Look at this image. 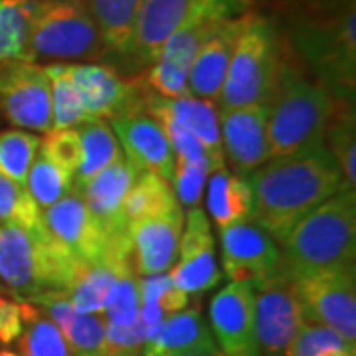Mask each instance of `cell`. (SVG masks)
Here are the masks:
<instances>
[{
	"label": "cell",
	"mask_w": 356,
	"mask_h": 356,
	"mask_svg": "<svg viewBox=\"0 0 356 356\" xmlns=\"http://www.w3.org/2000/svg\"><path fill=\"white\" fill-rule=\"evenodd\" d=\"M252 222L275 242L318 204L344 191L334 156L323 145L301 153L269 159L248 177Z\"/></svg>",
	"instance_id": "6da1fadb"
},
{
	"label": "cell",
	"mask_w": 356,
	"mask_h": 356,
	"mask_svg": "<svg viewBox=\"0 0 356 356\" xmlns=\"http://www.w3.org/2000/svg\"><path fill=\"white\" fill-rule=\"evenodd\" d=\"M337 102L329 89L311 79L285 56L277 86L267 102V139L271 159L301 153L325 143Z\"/></svg>",
	"instance_id": "7a4b0ae2"
},
{
	"label": "cell",
	"mask_w": 356,
	"mask_h": 356,
	"mask_svg": "<svg viewBox=\"0 0 356 356\" xmlns=\"http://www.w3.org/2000/svg\"><path fill=\"white\" fill-rule=\"evenodd\" d=\"M291 46L329 89L334 102L355 105L356 4L334 10L299 13L291 24Z\"/></svg>",
	"instance_id": "3957f363"
},
{
	"label": "cell",
	"mask_w": 356,
	"mask_h": 356,
	"mask_svg": "<svg viewBox=\"0 0 356 356\" xmlns=\"http://www.w3.org/2000/svg\"><path fill=\"white\" fill-rule=\"evenodd\" d=\"M291 275L355 266L356 192L341 191L301 218L280 242Z\"/></svg>",
	"instance_id": "277c9868"
},
{
	"label": "cell",
	"mask_w": 356,
	"mask_h": 356,
	"mask_svg": "<svg viewBox=\"0 0 356 356\" xmlns=\"http://www.w3.org/2000/svg\"><path fill=\"white\" fill-rule=\"evenodd\" d=\"M79 264L46 226H0V281L16 301L30 303L46 291H70Z\"/></svg>",
	"instance_id": "5b68a950"
},
{
	"label": "cell",
	"mask_w": 356,
	"mask_h": 356,
	"mask_svg": "<svg viewBox=\"0 0 356 356\" xmlns=\"http://www.w3.org/2000/svg\"><path fill=\"white\" fill-rule=\"evenodd\" d=\"M285 60V44L273 20L250 14L229 60L216 109L267 105Z\"/></svg>",
	"instance_id": "8992f818"
},
{
	"label": "cell",
	"mask_w": 356,
	"mask_h": 356,
	"mask_svg": "<svg viewBox=\"0 0 356 356\" xmlns=\"http://www.w3.org/2000/svg\"><path fill=\"white\" fill-rule=\"evenodd\" d=\"M28 50L30 62L36 64L105 60L102 36L86 0H34Z\"/></svg>",
	"instance_id": "52a82bcc"
},
{
	"label": "cell",
	"mask_w": 356,
	"mask_h": 356,
	"mask_svg": "<svg viewBox=\"0 0 356 356\" xmlns=\"http://www.w3.org/2000/svg\"><path fill=\"white\" fill-rule=\"evenodd\" d=\"M254 0H143L133 40L121 65L137 74L153 64L161 46L180 26L200 14L236 18L250 13Z\"/></svg>",
	"instance_id": "ba28073f"
},
{
	"label": "cell",
	"mask_w": 356,
	"mask_h": 356,
	"mask_svg": "<svg viewBox=\"0 0 356 356\" xmlns=\"http://www.w3.org/2000/svg\"><path fill=\"white\" fill-rule=\"evenodd\" d=\"M305 321L332 329L356 343L355 266L293 275Z\"/></svg>",
	"instance_id": "9c48e42d"
},
{
	"label": "cell",
	"mask_w": 356,
	"mask_h": 356,
	"mask_svg": "<svg viewBox=\"0 0 356 356\" xmlns=\"http://www.w3.org/2000/svg\"><path fill=\"white\" fill-rule=\"evenodd\" d=\"M254 287L255 337L261 356H285L289 344L305 323L295 291L293 275L285 269Z\"/></svg>",
	"instance_id": "30bf717a"
},
{
	"label": "cell",
	"mask_w": 356,
	"mask_h": 356,
	"mask_svg": "<svg viewBox=\"0 0 356 356\" xmlns=\"http://www.w3.org/2000/svg\"><path fill=\"white\" fill-rule=\"evenodd\" d=\"M0 115L16 129L51 131V88L48 72L36 62L0 65Z\"/></svg>",
	"instance_id": "8fae6325"
},
{
	"label": "cell",
	"mask_w": 356,
	"mask_h": 356,
	"mask_svg": "<svg viewBox=\"0 0 356 356\" xmlns=\"http://www.w3.org/2000/svg\"><path fill=\"white\" fill-rule=\"evenodd\" d=\"M228 18L220 14H200L180 26L161 46L154 62L147 67L145 88L156 95L178 99L188 95V72L202 44L212 36L220 22Z\"/></svg>",
	"instance_id": "7c38bea8"
},
{
	"label": "cell",
	"mask_w": 356,
	"mask_h": 356,
	"mask_svg": "<svg viewBox=\"0 0 356 356\" xmlns=\"http://www.w3.org/2000/svg\"><path fill=\"white\" fill-rule=\"evenodd\" d=\"M168 277L175 287L188 297L214 289L224 280V271L218 264L210 220L200 206L186 210L184 228L178 240L177 261L170 267Z\"/></svg>",
	"instance_id": "4fadbf2b"
},
{
	"label": "cell",
	"mask_w": 356,
	"mask_h": 356,
	"mask_svg": "<svg viewBox=\"0 0 356 356\" xmlns=\"http://www.w3.org/2000/svg\"><path fill=\"white\" fill-rule=\"evenodd\" d=\"M83 111L91 119H117L145 109V86L125 79L115 67L97 62L70 64Z\"/></svg>",
	"instance_id": "5bb4252c"
},
{
	"label": "cell",
	"mask_w": 356,
	"mask_h": 356,
	"mask_svg": "<svg viewBox=\"0 0 356 356\" xmlns=\"http://www.w3.org/2000/svg\"><path fill=\"white\" fill-rule=\"evenodd\" d=\"M139 172V168L121 153L111 165L89 178L79 191L89 214L102 226L113 252H121L127 245L129 226L125 218V198Z\"/></svg>",
	"instance_id": "9a60e30c"
},
{
	"label": "cell",
	"mask_w": 356,
	"mask_h": 356,
	"mask_svg": "<svg viewBox=\"0 0 356 356\" xmlns=\"http://www.w3.org/2000/svg\"><path fill=\"white\" fill-rule=\"evenodd\" d=\"M222 245V271L229 281H259L285 269L277 242L254 222H242L218 229Z\"/></svg>",
	"instance_id": "2e32d148"
},
{
	"label": "cell",
	"mask_w": 356,
	"mask_h": 356,
	"mask_svg": "<svg viewBox=\"0 0 356 356\" xmlns=\"http://www.w3.org/2000/svg\"><path fill=\"white\" fill-rule=\"evenodd\" d=\"M210 332L222 356H261L255 337L254 287L245 281H229L212 297Z\"/></svg>",
	"instance_id": "e0dca14e"
},
{
	"label": "cell",
	"mask_w": 356,
	"mask_h": 356,
	"mask_svg": "<svg viewBox=\"0 0 356 356\" xmlns=\"http://www.w3.org/2000/svg\"><path fill=\"white\" fill-rule=\"evenodd\" d=\"M44 226L79 264H103L113 259V248L102 226L89 214L83 196L72 191L62 200L42 210Z\"/></svg>",
	"instance_id": "ac0fdd59"
},
{
	"label": "cell",
	"mask_w": 356,
	"mask_h": 356,
	"mask_svg": "<svg viewBox=\"0 0 356 356\" xmlns=\"http://www.w3.org/2000/svg\"><path fill=\"white\" fill-rule=\"evenodd\" d=\"M218 111V109H216ZM224 159L236 175L248 177L271 159L267 139V105L218 111Z\"/></svg>",
	"instance_id": "d6986e66"
},
{
	"label": "cell",
	"mask_w": 356,
	"mask_h": 356,
	"mask_svg": "<svg viewBox=\"0 0 356 356\" xmlns=\"http://www.w3.org/2000/svg\"><path fill=\"white\" fill-rule=\"evenodd\" d=\"M182 228H184L182 208L129 226V266L137 277L163 275L170 271V267L177 261L178 240Z\"/></svg>",
	"instance_id": "ffe728a7"
},
{
	"label": "cell",
	"mask_w": 356,
	"mask_h": 356,
	"mask_svg": "<svg viewBox=\"0 0 356 356\" xmlns=\"http://www.w3.org/2000/svg\"><path fill=\"white\" fill-rule=\"evenodd\" d=\"M111 129L125 156L140 172H153L170 184L175 175V153L161 125L147 109L117 117L111 121Z\"/></svg>",
	"instance_id": "44dd1931"
},
{
	"label": "cell",
	"mask_w": 356,
	"mask_h": 356,
	"mask_svg": "<svg viewBox=\"0 0 356 356\" xmlns=\"http://www.w3.org/2000/svg\"><path fill=\"white\" fill-rule=\"evenodd\" d=\"M250 14L252 13L220 22L216 30L212 32V36L204 42L188 72V95L204 99V102L216 103L224 86V77L228 72L232 54L242 30L245 28Z\"/></svg>",
	"instance_id": "7402d4cb"
},
{
	"label": "cell",
	"mask_w": 356,
	"mask_h": 356,
	"mask_svg": "<svg viewBox=\"0 0 356 356\" xmlns=\"http://www.w3.org/2000/svg\"><path fill=\"white\" fill-rule=\"evenodd\" d=\"M99 30L105 58L123 62L127 56L143 0H86Z\"/></svg>",
	"instance_id": "603a6c76"
},
{
	"label": "cell",
	"mask_w": 356,
	"mask_h": 356,
	"mask_svg": "<svg viewBox=\"0 0 356 356\" xmlns=\"http://www.w3.org/2000/svg\"><path fill=\"white\" fill-rule=\"evenodd\" d=\"M206 210L208 220H214L218 229L250 222L252 192L245 177L229 172L226 168L210 172L206 188Z\"/></svg>",
	"instance_id": "cb8c5ba5"
},
{
	"label": "cell",
	"mask_w": 356,
	"mask_h": 356,
	"mask_svg": "<svg viewBox=\"0 0 356 356\" xmlns=\"http://www.w3.org/2000/svg\"><path fill=\"white\" fill-rule=\"evenodd\" d=\"M206 344H214V339L200 311L184 309L163 321L159 331L143 346V356H178Z\"/></svg>",
	"instance_id": "d4e9b609"
},
{
	"label": "cell",
	"mask_w": 356,
	"mask_h": 356,
	"mask_svg": "<svg viewBox=\"0 0 356 356\" xmlns=\"http://www.w3.org/2000/svg\"><path fill=\"white\" fill-rule=\"evenodd\" d=\"M165 105L168 107V111L175 115L178 121L196 137V140L202 145L204 151L208 154V161H210V170L214 172V170L226 168L216 105L198 99V97H192V95L178 97V99L165 97Z\"/></svg>",
	"instance_id": "484cf974"
},
{
	"label": "cell",
	"mask_w": 356,
	"mask_h": 356,
	"mask_svg": "<svg viewBox=\"0 0 356 356\" xmlns=\"http://www.w3.org/2000/svg\"><path fill=\"white\" fill-rule=\"evenodd\" d=\"M76 133L79 137L81 156L74 175V191L79 192L89 178H93L105 166L111 165L123 151L111 125L103 119H89L77 125Z\"/></svg>",
	"instance_id": "4316f807"
},
{
	"label": "cell",
	"mask_w": 356,
	"mask_h": 356,
	"mask_svg": "<svg viewBox=\"0 0 356 356\" xmlns=\"http://www.w3.org/2000/svg\"><path fill=\"white\" fill-rule=\"evenodd\" d=\"M119 271H133V269L113 259L103 261V264H83L79 267L76 280L67 291L70 301L77 313L102 315L107 293L111 289Z\"/></svg>",
	"instance_id": "83f0119b"
},
{
	"label": "cell",
	"mask_w": 356,
	"mask_h": 356,
	"mask_svg": "<svg viewBox=\"0 0 356 356\" xmlns=\"http://www.w3.org/2000/svg\"><path fill=\"white\" fill-rule=\"evenodd\" d=\"M325 147L341 168L346 191L356 192V115L355 105L337 103L325 131Z\"/></svg>",
	"instance_id": "f1b7e54d"
},
{
	"label": "cell",
	"mask_w": 356,
	"mask_h": 356,
	"mask_svg": "<svg viewBox=\"0 0 356 356\" xmlns=\"http://www.w3.org/2000/svg\"><path fill=\"white\" fill-rule=\"evenodd\" d=\"M177 208H180V204L177 202V196L165 178L156 177L153 172H139L125 198L127 226L172 212Z\"/></svg>",
	"instance_id": "f546056e"
},
{
	"label": "cell",
	"mask_w": 356,
	"mask_h": 356,
	"mask_svg": "<svg viewBox=\"0 0 356 356\" xmlns=\"http://www.w3.org/2000/svg\"><path fill=\"white\" fill-rule=\"evenodd\" d=\"M34 0H0V65L30 62V18Z\"/></svg>",
	"instance_id": "4dcf8cb0"
},
{
	"label": "cell",
	"mask_w": 356,
	"mask_h": 356,
	"mask_svg": "<svg viewBox=\"0 0 356 356\" xmlns=\"http://www.w3.org/2000/svg\"><path fill=\"white\" fill-rule=\"evenodd\" d=\"M51 88V131L74 129L89 121L77 95L70 64H46Z\"/></svg>",
	"instance_id": "1f68e13d"
},
{
	"label": "cell",
	"mask_w": 356,
	"mask_h": 356,
	"mask_svg": "<svg viewBox=\"0 0 356 356\" xmlns=\"http://www.w3.org/2000/svg\"><path fill=\"white\" fill-rule=\"evenodd\" d=\"M26 191L40 210H46L74 191V177L65 175L62 168H58L46 154L38 151L26 177Z\"/></svg>",
	"instance_id": "d6a6232c"
},
{
	"label": "cell",
	"mask_w": 356,
	"mask_h": 356,
	"mask_svg": "<svg viewBox=\"0 0 356 356\" xmlns=\"http://www.w3.org/2000/svg\"><path fill=\"white\" fill-rule=\"evenodd\" d=\"M40 140L24 129L0 131V172L26 188V177L40 151Z\"/></svg>",
	"instance_id": "836d02e7"
},
{
	"label": "cell",
	"mask_w": 356,
	"mask_h": 356,
	"mask_svg": "<svg viewBox=\"0 0 356 356\" xmlns=\"http://www.w3.org/2000/svg\"><path fill=\"white\" fill-rule=\"evenodd\" d=\"M285 356H356V343L332 329L305 321Z\"/></svg>",
	"instance_id": "e575fe53"
},
{
	"label": "cell",
	"mask_w": 356,
	"mask_h": 356,
	"mask_svg": "<svg viewBox=\"0 0 356 356\" xmlns=\"http://www.w3.org/2000/svg\"><path fill=\"white\" fill-rule=\"evenodd\" d=\"M70 356H107L105 318L95 313H76L62 329Z\"/></svg>",
	"instance_id": "d590c367"
},
{
	"label": "cell",
	"mask_w": 356,
	"mask_h": 356,
	"mask_svg": "<svg viewBox=\"0 0 356 356\" xmlns=\"http://www.w3.org/2000/svg\"><path fill=\"white\" fill-rule=\"evenodd\" d=\"M14 224L22 228H40L44 226L42 210L24 186L0 172V226Z\"/></svg>",
	"instance_id": "8d00e7d4"
},
{
	"label": "cell",
	"mask_w": 356,
	"mask_h": 356,
	"mask_svg": "<svg viewBox=\"0 0 356 356\" xmlns=\"http://www.w3.org/2000/svg\"><path fill=\"white\" fill-rule=\"evenodd\" d=\"M139 277L133 271H119L103 305V318L111 325H129L139 317Z\"/></svg>",
	"instance_id": "74e56055"
},
{
	"label": "cell",
	"mask_w": 356,
	"mask_h": 356,
	"mask_svg": "<svg viewBox=\"0 0 356 356\" xmlns=\"http://www.w3.org/2000/svg\"><path fill=\"white\" fill-rule=\"evenodd\" d=\"M139 299L140 305L159 309L165 318L184 311L188 305V295L175 287L168 273L139 277Z\"/></svg>",
	"instance_id": "f35d334b"
},
{
	"label": "cell",
	"mask_w": 356,
	"mask_h": 356,
	"mask_svg": "<svg viewBox=\"0 0 356 356\" xmlns=\"http://www.w3.org/2000/svg\"><path fill=\"white\" fill-rule=\"evenodd\" d=\"M210 166L202 163H192L184 159H175V175L170 180V188L177 196L180 208H198L202 202L204 186L210 177Z\"/></svg>",
	"instance_id": "ab89813d"
},
{
	"label": "cell",
	"mask_w": 356,
	"mask_h": 356,
	"mask_svg": "<svg viewBox=\"0 0 356 356\" xmlns=\"http://www.w3.org/2000/svg\"><path fill=\"white\" fill-rule=\"evenodd\" d=\"M40 151L50 159L58 168H62L65 175L74 177L79 165L81 147L76 129H62V131H50L46 137L40 140Z\"/></svg>",
	"instance_id": "60d3db41"
},
{
	"label": "cell",
	"mask_w": 356,
	"mask_h": 356,
	"mask_svg": "<svg viewBox=\"0 0 356 356\" xmlns=\"http://www.w3.org/2000/svg\"><path fill=\"white\" fill-rule=\"evenodd\" d=\"M153 337L151 329L143 323L140 315L129 325H111L105 323V341L107 353L111 350H127V348H143Z\"/></svg>",
	"instance_id": "b9f144b4"
},
{
	"label": "cell",
	"mask_w": 356,
	"mask_h": 356,
	"mask_svg": "<svg viewBox=\"0 0 356 356\" xmlns=\"http://www.w3.org/2000/svg\"><path fill=\"white\" fill-rule=\"evenodd\" d=\"M24 332V317L20 301L0 299V344L16 343Z\"/></svg>",
	"instance_id": "7bdbcfd3"
},
{
	"label": "cell",
	"mask_w": 356,
	"mask_h": 356,
	"mask_svg": "<svg viewBox=\"0 0 356 356\" xmlns=\"http://www.w3.org/2000/svg\"><path fill=\"white\" fill-rule=\"evenodd\" d=\"M178 356H222L220 350L216 348V344H206V346H198V348H192V350H186L182 355Z\"/></svg>",
	"instance_id": "ee69618b"
},
{
	"label": "cell",
	"mask_w": 356,
	"mask_h": 356,
	"mask_svg": "<svg viewBox=\"0 0 356 356\" xmlns=\"http://www.w3.org/2000/svg\"><path fill=\"white\" fill-rule=\"evenodd\" d=\"M107 356H143V348H127V350H111Z\"/></svg>",
	"instance_id": "f6af8a7d"
},
{
	"label": "cell",
	"mask_w": 356,
	"mask_h": 356,
	"mask_svg": "<svg viewBox=\"0 0 356 356\" xmlns=\"http://www.w3.org/2000/svg\"><path fill=\"white\" fill-rule=\"evenodd\" d=\"M0 356H20V355H16V353H13V350H6V348H2V350H0Z\"/></svg>",
	"instance_id": "bcb514c9"
},
{
	"label": "cell",
	"mask_w": 356,
	"mask_h": 356,
	"mask_svg": "<svg viewBox=\"0 0 356 356\" xmlns=\"http://www.w3.org/2000/svg\"><path fill=\"white\" fill-rule=\"evenodd\" d=\"M2 297H4V295H2V289H0V299H2Z\"/></svg>",
	"instance_id": "7dc6e473"
}]
</instances>
